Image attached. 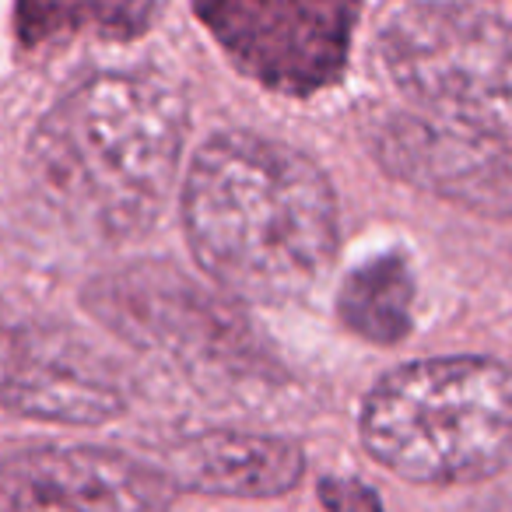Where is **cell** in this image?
<instances>
[{
	"label": "cell",
	"mask_w": 512,
	"mask_h": 512,
	"mask_svg": "<svg viewBox=\"0 0 512 512\" xmlns=\"http://www.w3.org/2000/svg\"><path fill=\"white\" fill-rule=\"evenodd\" d=\"M193 11L246 78L309 95L341 81L362 0H193Z\"/></svg>",
	"instance_id": "obj_5"
},
{
	"label": "cell",
	"mask_w": 512,
	"mask_h": 512,
	"mask_svg": "<svg viewBox=\"0 0 512 512\" xmlns=\"http://www.w3.org/2000/svg\"><path fill=\"white\" fill-rule=\"evenodd\" d=\"M320 498L327 512H383L376 488L355 477H327L320 484Z\"/></svg>",
	"instance_id": "obj_13"
},
{
	"label": "cell",
	"mask_w": 512,
	"mask_h": 512,
	"mask_svg": "<svg viewBox=\"0 0 512 512\" xmlns=\"http://www.w3.org/2000/svg\"><path fill=\"white\" fill-rule=\"evenodd\" d=\"M407 99L470 134L512 141V25L470 4H414L383 29Z\"/></svg>",
	"instance_id": "obj_4"
},
{
	"label": "cell",
	"mask_w": 512,
	"mask_h": 512,
	"mask_svg": "<svg viewBox=\"0 0 512 512\" xmlns=\"http://www.w3.org/2000/svg\"><path fill=\"white\" fill-rule=\"evenodd\" d=\"M120 379L78 337L46 323L0 320V407L25 418L95 425L123 411Z\"/></svg>",
	"instance_id": "obj_7"
},
{
	"label": "cell",
	"mask_w": 512,
	"mask_h": 512,
	"mask_svg": "<svg viewBox=\"0 0 512 512\" xmlns=\"http://www.w3.org/2000/svg\"><path fill=\"white\" fill-rule=\"evenodd\" d=\"M186 137L183 99L144 74H99L57 102L29 144L46 204L95 239H134L162 214Z\"/></svg>",
	"instance_id": "obj_2"
},
{
	"label": "cell",
	"mask_w": 512,
	"mask_h": 512,
	"mask_svg": "<svg viewBox=\"0 0 512 512\" xmlns=\"http://www.w3.org/2000/svg\"><path fill=\"white\" fill-rule=\"evenodd\" d=\"M155 0H18L15 25L25 46L74 36L134 39L151 25Z\"/></svg>",
	"instance_id": "obj_12"
},
{
	"label": "cell",
	"mask_w": 512,
	"mask_h": 512,
	"mask_svg": "<svg viewBox=\"0 0 512 512\" xmlns=\"http://www.w3.org/2000/svg\"><path fill=\"white\" fill-rule=\"evenodd\" d=\"M306 456L278 435L204 432L165 456L162 474L172 488L225 498H274L299 484Z\"/></svg>",
	"instance_id": "obj_10"
},
{
	"label": "cell",
	"mask_w": 512,
	"mask_h": 512,
	"mask_svg": "<svg viewBox=\"0 0 512 512\" xmlns=\"http://www.w3.org/2000/svg\"><path fill=\"white\" fill-rule=\"evenodd\" d=\"M362 442L407 481H481L512 467V369L428 358L383 376L362 407Z\"/></svg>",
	"instance_id": "obj_3"
},
{
	"label": "cell",
	"mask_w": 512,
	"mask_h": 512,
	"mask_svg": "<svg viewBox=\"0 0 512 512\" xmlns=\"http://www.w3.org/2000/svg\"><path fill=\"white\" fill-rule=\"evenodd\" d=\"M186 239L197 264L249 302H292L337 253V200L302 151L246 130L197 151L183 186Z\"/></svg>",
	"instance_id": "obj_1"
},
{
	"label": "cell",
	"mask_w": 512,
	"mask_h": 512,
	"mask_svg": "<svg viewBox=\"0 0 512 512\" xmlns=\"http://www.w3.org/2000/svg\"><path fill=\"white\" fill-rule=\"evenodd\" d=\"M369 141L376 162L400 183L484 218L512 221L509 144L418 116H386Z\"/></svg>",
	"instance_id": "obj_8"
},
{
	"label": "cell",
	"mask_w": 512,
	"mask_h": 512,
	"mask_svg": "<svg viewBox=\"0 0 512 512\" xmlns=\"http://www.w3.org/2000/svg\"><path fill=\"white\" fill-rule=\"evenodd\" d=\"M162 470L109 449L46 446L0 463V512H165Z\"/></svg>",
	"instance_id": "obj_9"
},
{
	"label": "cell",
	"mask_w": 512,
	"mask_h": 512,
	"mask_svg": "<svg viewBox=\"0 0 512 512\" xmlns=\"http://www.w3.org/2000/svg\"><path fill=\"white\" fill-rule=\"evenodd\" d=\"M463 512H512V498H484V502L467 505Z\"/></svg>",
	"instance_id": "obj_14"
},
{
	"label": "cell",
	"mask_w": 512,
	"mask_h": 512,
	"mask_svg": "<svg viewBox=\"0 0 512 512\" xmlns=\"http://www.w3.org/2000/svg\"><path fill=\"white\" fill-rule=\"evenodd\" d=\"M411 302V267L400 253H383L348 274L337 295V313L351 334L372 344H397L411 334Z\"/></svg>",
	"instance_id": "obj_11"
},
{
	"label": "cell",
	"mask_w": 512,
	"mask_h": 512,
	"mask_svg": "<svg viewBox=\"0 0 512 512\" xmlns=\"http://www.w3.org/2000/svg\"><path fill=\"white\" fill-rule=\"evenodd\" d=\"M85 302L130 344L155 348L186 365H235L246 351L242 323L169 267H130L88 288Z\"/></svg>",
	"instance_id": "obj_6"
}]
</instances>
